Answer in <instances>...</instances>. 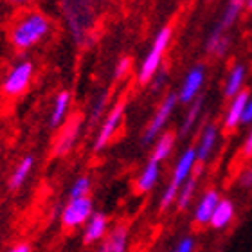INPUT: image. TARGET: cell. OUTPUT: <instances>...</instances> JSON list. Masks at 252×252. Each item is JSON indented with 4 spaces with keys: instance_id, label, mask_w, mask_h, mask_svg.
I'll use <instances>...</instances> for the list:
<instances>
[{
    "instance_id": "obj_34",
    "label": "cell",
    "mask_w": 252,
    "mask_h": 252,
    "mask_svg": "<svg viewBox=\"0 0 252 252\" xmlns=\"http://www.w3.org/2000/svg\"><path fill=\"white\" fill-rule=\"evenodd\" d=\"M7 252H31V249H29L27 243H16L15 247H11Z\"/></svg>"
},
{
    "instance_id": "obj_19",
    "label": "cell",
    "mask_w": 252,
    "mask_h": 252,
    "mask_svg": "<svg viewBox=\"0 0 252 252\" xmlns=\"http://www.w3.org/2000/svg\"><path fill=\"white\" fill-rule=\"evenodd\" d=\"M158 175H160V166H158V162L148 160V164L142 168L141 175L137 177V182H135L137 193H148V191H152L153 186L157 184Z\"/></svg>"
},
{
    "instance_id": "obj_28",
    "label": "cell",
    "mask_w": 252,
    "mask_h": 252,
    "mask_svg": "<svg viewBox=\"0 0 252 252\" xmlns=\"http://www.w3.org/2000/svg\"><path fill=\"white\" fill-rule=\"evenodd\" d=\"M130 68H131V60L128 58V56H123V58L116 63V68H114V78L123 79L126 74L130 72Z\"/></svg>"
},
{
    "instance_id": "obj_15",
    "label": "cell",
    "mask_w": 252,
    "mask_h": 252,
    "mask_svg": "<svg viewBox=\"0 0 252 252\" xmlns=\"http://www.w3.org/2000/svg\"><path fill=\"white\" fill-rule=\"evenodd\" d=\"M70 101H72V95H70L68 90H60L58 94H56L53 103V110H51V117H49V126L53 130L60 128V125L65 121L68 108H70Z\"/></svg>"
},
{
    "instance_id": "obj_24",
    "label": "cell",
    "mask_w": 252,
    "mask_h": 252,
    "mask_svg": "<svg viewBox=\"0 0 252 252\" xmlns=\"http://www.w3.org/2000/svg\"><path fill=\"white\" fill-rule=\"evenodd\" d=\"M202 108H204V97H200L198 95V97L191 103L188 114H186V117H184V121H182V126H180V131H179L180 137H186L189 131L193 130L196 121H198L200 114H202Z\"/></svg>"
},
{
    "instance_id": "obj_17",
    "label": "cell",
    "mask_w": 252,
    "mask_h": 252,
    "mask_svg": "<svg viewBox=\"0 0 252 252\" xmlns=\"http://www.w3.org/2000/svg\"><path fill=\"white\" fill-rule=\"evenodd\" d=\"M234 204H232L229 198H221L216 205L215 213L211 216V221L209 225L216 231H221V229H225L232 220H234Z\"/></svg>"
},
{
    "instance_id": "obj_11",
    "label": "cell",
    "mask_w": 252,
    "mask_h": 252,
    "mask_svg": "<svg viewBox=\"0 0 252 252\" xmlns=\"http://www.w3.org/2000/svg\"><path fill=\"white\" fill-rule=\"evenodd\" d=\"M108 232V216L105 213H94L83 229V243L92 245L95 242H103Z\"/></svg>"
},
{
    "instance_id": "obj_32",
    "label": "cell",
    "mask_w": 252,
    "mask_h": 252,
    "mask_svg": "<svg viewBox=\"0 0 252 252\" xmlns=\"http://www.w3.org/2000/svg\"><path fill=\"white\" fill-rule=\"evenodd\" d=\"M242 155H243V158H251L252 157V130H251V133L247 135V139H245V142H243Z\"/></svg>"
},
{
    "instance_id": "obj_36",
    "label": "cell",
    "mask_w": 252,
    "mask_h": 252,
    "mask_svg": "<svg viewBox=\"0 0 252 252\" xmlns=\"http://www.w3.org/2000/svg\"><path fill=\"white\" fill-rule=\"evenodd\" d=\"M245 7H247L249 11H252V0H247V4H245Z\"/></svg>"
},
{
    "instance_id": "obj_31",
    "label": "cell",
    "mask_w": 252,
    "mask_h": 252,
    "mask_svg": "<svg viewBox=\"0 0 252 252\" xmlns=\"http://www.w3.org/2000/svg\"><path fill=\"white\" fill-rule=\"evenodd\" d=\"M194 251V238L188 236V238H182L175 249L171 252H193Z\"/></svg>"
},
{
    "instance_id": "obj_5",
    "label": "cell",
    "mask_w": 252,
    "mask_h": 252,
    "mask_svg": "<svg viewBox=\"0 0 252 252\" xmlns=\"http://www.w3.org/2000/svg\"><path fill=\"white\" fill-rule=\"evenodd\" d=\"M177 103H179V94H175V92H171V94H168L164 97V101L160 103L157 112H155V116L152 117L150 125L146 126V130L142 133V144H150V142H153L155 139H158V137L162 135L164 126L168 125L169 117L173 114Z\"/></svg>"
},
{
    "instance_id": "obj_10",
    "label": "cell",
    "mask_w": 252,
    "mask_h": 252,
    "mask_svg": "<svg viewBox=\"0 0 252 252\" xmlns=\"http://www.w3.org/2000/svg\"><path fill=\"white\" fill-rule=\"evenodd\" d=\"M196 162H198V158H196V148H193V146L188 148V150L179 157L177 164H175L173 177H171V182H169V184L175 186L177 189L182 188V184L189 179V173L194 169Z\"/></svg>"
},
{
    "instance_id": "obj_16",
    "label": "cell",
    "mask_w": 252,
    "mask_h": 252,
    "mask_svg": "<svg viewBox=\"0 0 252 252\" xmlns=\"http://www.w3.org/2000/svg\"><path fill=\"white\" fill-rule=\"evenodd\" d=\"M231 45V38L227 34L225 29H221L218 24H216L213 29H211L209 36H207V42H205V51L213 56H223L227 53V49Z\"/></svg>"
},
{
    "instance_id": "obj_23",
    "label": "cell",
    "mask_w": 252,
    "mask_h": 252,
    "mask_svg": "<svg viewBox=\"0 0 252 252\" xmlns=\"http://www.w3.org/2000/svg\"><path fill=\"white\" fill-rule=\"evenodd\" d=\"M243 81H245V67H243V65H236V67L231 70V74H229V78H227V81H225V89H223L225 97H229V99L236 97L243 90L242 89Z\"/></svg>"
},
{
    "instance_id": "obj_21",
    "label": "cell",
    "mask_w": 252,
    "mask_h": 252,
    "mask_svg": "<svg viewBox=\"0 0 252 252\" xmlns=\"http://www.w3.org/2000/svg\"><path fill=\"white\" fill-rule=\"evenodd\" d=\"M175 137H177V133H175V131H164L162 135L157 139L155 146H153V152H152V157H150V160H155V162L160 164L164 158H168L169 153L173 152Z\"/></svg>"
},
{
    "instance_id": "obj_27",
    "label": "cell",
    "mask_w": 252,
    "mask_h": 252,
    "mask_svg": "<svg viewBox=\"0 0 252 252\" xmlns=\"http://www.w3.org/2000/svg\"><path fill=\"white\" fill-rule=\"evenodd\" d=\"M106 105H108V92H103V94L94 101V106H92V121H97L106 110Z\"/></svg>"
},
{
    "instance_id": "obj_33",
    "label": "cell",
    "mask_w": 252,
    "mask_h": 252,
    "mask_svg": "<svg viewBox=\"0 0 252 252\" xmlns=\"http://www.w3.org/2000/svg\"><path fill=\"white\" fill-rule=\"evenodd\" d=\"M252 123V99H249L247 106H245V112H243V117H242V125H249Z\"/></svg>"
},
{
    "instance_id": "obj_9",
    "label": "cell",
    "mask_w": 252,
    "mask_h": 252,
    "mask_svg": "<svg viewBox=\"0 0 252 252\" xmlns=\"http://www.w3.org/2000/svg\"><path fill=\"white\" fill-rule=\"evenodd\" d=\"M205 78V70L202 65H196L188 72L184 83L179 90V101L180 103H193L196 97H198V92L202 89V83H204Z\"/></svg>"
},
{
    "instance_id": "obj_4",
    "label": "cell",
    "mask_w": 252,
    "mask_h": 252,
    "mask_svg": "<svg viewBox=\"0 0 252 252\" xmlns=\"http://www.w3.org/2000/svg\"><path fill=\"white\" fill-rule=\"evenodd\" d=\"M32 74H34V65L29 60H22L15 63L13 67L7 70V74L2 79V92L7 97H16V95L24 94L29 85H31Z\"/></svg>"
},
{
    "instance_id": "obj_1",
    "label": "cell",
    "mask_w": 252,
    "mask_h": 252,
    "mask_svg": "<svg viewBox=\"0 0 252 252\" xmlns=\"http://www.w3.org/2000/svg\"><path fill=\"white\" fill-rule=\"evenodd\" d=\"M51 20L40 11H27L18 16L9 31V40L16 51H29L51 34Z\"/></svg>"
},
{
    "instance_id": "obj_22",
    "label": "cell",
    "mask_w": 252,
    "mask_h": 252,
    "mask_svg": "<svg viewBox=\"0 0 252 252\" xmlns=\"http://www.w3.org/2000/svg\"><path fill=\"white\" fill-rule=\"evenodd\" d=\"M198 175H200V168L196 169L193 177H189L184 184H182V188H180L179 196H177V209L179 211H186L189 207V204L193 202L196 184H198Z\"/></svg>"
},
{
    "instance_id": "obj_29",
    "label": "cell",
    "mask_w": 252,
    "mask_h": 252,
    "mask_svg": "<svg viewBox=\"0 0 252 252\" xmlns=\"http://www.w3.org/2000/svg\"><path fill=\"white\" fill-rule=\"evenodd\" d=\"M238 184L243 189H252V166L251 164L240 171V175H238Z\"/></svg>"
},
{
    "instance_id": "obj_25",
    "label": "cell",
    "mask_w": 252,
    "mask_h": 252,
    "mask_svg": "<svg viewBox=\"0 0 252 252\" xmlns=\"http://www.w3.org/2000/svg\"><path fill=\"white\" fill-rule=\"evenodd\" d=\"M243 2H240V0H229L225 5V11L221 13V18L216 24L221 27V29H225V31H229V27L234 24V22L238 20V16H240V13H242V7H243Z\"/></svg>"
},
{
    "instance_id": "obj_8",
    "label": "cell",
    "mask_w": 252,
    "mask_h": 252,
    "mask_svg": "<svg viewBox=\"0 0 252 252\" xmlns=\"http://www.w3.org/2000/svg\"><path fill=\"white\" fill-rule=\"evenodd\" d=\"M79 128H81V119H79V117L68 119L67 125L60 130L58 137H56V141H54V148H53L54 155L63 157V155H67V153L72 150V146L76 144V141H78Z\"/></svg>"
},
{
    "instance_id": "obj_13",
    "label": "cell",
    "mask_w": 252,
    "mask_h": 252,
    "mask_svg": "<svg viewBox=\"0 0 252 252\" xmlns=\"http://www.w3.org/2000/svg\"><path fill=\"white\" fill-rule=\"evenodd\" d=\"M249 103V90L243 89L236 97H232L231 106L227 108L225 119H223V126L225 130H234L238 125H242V117L245 112V106Z\"/></svg>"
},
{
    "instance_id": "obj_12",
    "label": "cell",
    "mask_w": 252,
    "mask_h": 252,
    "mask_svg": "<svg viewBox=\"0 0 252 252\" xmlns=\"http://www.w3.org/2000/svg\"><path fill=\"white\" fill-rule=\"evenodd\" d=\"M220 194L216 189H209V191H205L204 196L200 198L198 205H196V209H194V227H205L209 225L211 221V216L215 213L216 205L220 202Z\"/></svg>"
},
{
    "instance_id": "obj_7",
    "label": "cell",
    "mask_w": 252,
    "mask_h": 252,
    "mask_svg": "<svg viewBox=\"0 0 252 252\" xmlns=\"http://www.w3.org/2000/svg\"><path fill=\"white\" fill-rule=\"evenodd\" d=\"M125 108H126V99H121V101H117L116 105H114V108L106 114L105 121H103L99 131H97V137H95V142H94L95 152H101V150L108 146V142L114 139L117 128L121 126L123 116H125Z\"/></svg>"
},
{
    "instance_id": "obj_18",
    "label": "cell",
    "mask_w": 252,
    "mask_h": 252,
    "mask_svg": "<svg viewBox=\"0 0 252 252\" xmlns=\"http://www.w3.org/2000/svg\"><path fill=\"white\" fill-rule=\"evenodd\" d=\"M216 139H218V128L215 125H209L204 130V133L200 137L198 146H196V158H198L200 164H205L209 160L211 153L215 150Z\"/></svg>"
},
{
    "instance_id": "obj_2",
    "label": "cell",
    "mask_w": 252,
    "mask_h": 252,
    "mask_svg": "<svg viewBox=\"0 0 252 252\" xmlns=\"http://www.w3.org/2000/svg\"><path fill=\"white\" fill-rule=\"evenodd\" d=\"M95 2L97 0H58L68 32L79 45L89 40L95 24Z\"/></svg>"
},
{
    "instance_id": "obj_26",
    "label": "cell",
    "mask_w": 252,
    "mask_h": 252,
    "mask_svg": "<svg viewBox=\"0 0 252 252\" xmlns=\"http://www.w3.org/2000/svg\"><path fill=\"white\" fill-rule=\"evenodd\" d=\"M89 193H90V179L87 175H83V177H78L72 182L70 191H68V196L70 198H83V196H89Z\"/></svg>"
},
{
    "instance_id": "obj_14",
    "label": "cell",
    "mask_w": 252,
    "mask_h": 252,
    "mask_svg": "<svg viewBox=\"0 0 252 252\" xmlns=\"http://www.w3.org/2000/svg\"><path fill=\"white\" fill-rule=\"evenodd\" d=\"M126 245H128V227L119 223L101 242L97 252H126Z\"/></svg>"
},
{
    "instance_id": "obj_3",
    "label": "cell",
    "mask_w": 252,
    "mask_h": 252,
    "mask_svg": "<svg viewBox=\"0 0 252 252\" xmlns=\"http://www.w3.org/2000/svg\"><path fill=\"white\" fill-rule=\"evenodd\" d=\"M171 34H173V29H171L169 26L162 27V29L157 32V36H155V40H153L152 47H150L148 54L144 56V60H142L139 74H137L139 83L144 85V83H148V81H152L153 76L158 72L164 54H166L169 42H171Z\"/></svg>"
},
{
    "instance_id": "obj_30",
    "label": "cell",
    "mask_w": 252,
    "mask_h": 252,
    "mask_svg": "<svg viewBox=\"0 0 252 252\" xmlns=\"http://www.w3.org/2000/svg\"><path fill=\"white\" fill-rule=\"evenodd\" d=\"M168 81V70L166 68H158V72L152 78V89L157 92L164 87V83Z\"/></svg>"
},
{
    "instance_id": "obj_35",
    "label": "cell",
    "mask_w": 252,
    "mask_h": 252,
    "mask_svg": "<svg viewBox=\"0 0 252 252\" xmlns=\"http://www.w3.org/2000/svg\"><path fill=\"white\" fill-rule=\"evenodd\" d=\"M9 5H15V7H26L32 2V0H5Z\"/></svg>"
},
{
    "instance_id": "obj_6",
    "label": "cell",
    "mask_w": 252,
    "mask_h": 252,
    "mask_svg": "<svg viewBox=\"0 0 252 252\" xmlns=\"http://www.w3.org/2000/svg\"><path fill=\"white\" fill-rule=\"evenodd\" d=\"M92 200L89 196L83 198H70L67 202V205L62 211V223L67 229H78V227L85 225L89 218L94 215L92 209Z\"/></svg>"
},
{
    "instance_id": "obj_37",
    "label": "cell",
    "mask_w": 252,
    "mask_h": 252,
    "mask_svg": "<svg viewBox=\"0 0 252 252\" xmlns=\"http://www.w3.org/2000/svg\"><path fill=\"white\" fill-rule=\"evenodd\" d=\"M99 2H106V0H99Z\"/></svg>"
},
{
    "instance_id": "obj_20",
    "label": "cell",
    "mask_w": 252,
    "mask_h": 252,
    "mask_svg": "<svg viewBox=\"0 0 252 252\" xmlns=\"http://www.w3.org/2000/svg\"><path fill=\"white\" fill-rule=\"evenodd\" d=\"M32 168H34V157H32V155H26L20 162L16 164L15 169H13V173H11V177H9L11 191H16V189H20L22 186L26 184V180H27V177L31 175Z\"/></svg>"
}]
</instances>
